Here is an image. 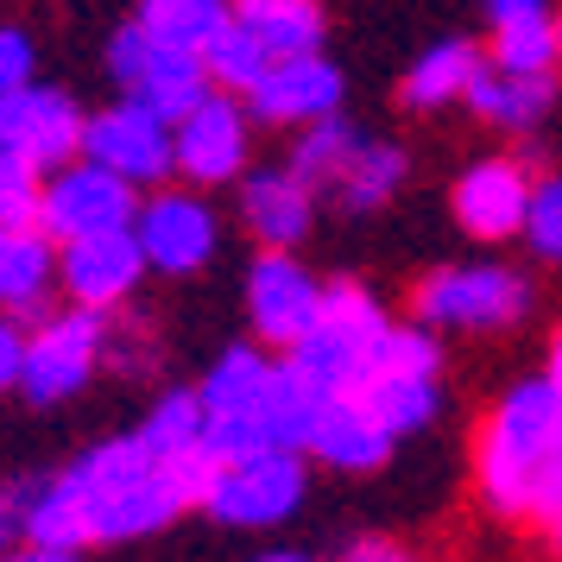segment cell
Segmentation results:
<instances>
[{"instance_id": "1", "label": "cell", "mask_w": 562, "mask_h": 562, "mask_svg": "<svg viewBox=\"0 0 562 562\" xmlns=\"http://www.w3.org/2000/svg\"><path fill=\"white\" fill-rule=\"evenodd\" d=\"M209 468H215V456L165 461L139 430H121L89 442L64 468V481L77 493L82 531H89V550H95V543H139V537L171 531L183 512L203 506Z\"/></svg>"}, {"instance_id": "2", "label": "cell", "mask_w": 562, "mask_h": 562, "mask_svg": "<svg viewBox=\"0 0 562 562\" xmlns=\"http://www.w3.org/2000/svg\"><path fill=\"white\" fill-rule=\"evenodd\" d=\"M474 493L493 518L537 525V512L562 481V380L550 367H531L493 392V405L474 424Z\"/></svg>"}, {"instance_id": "3", "label": "cell", "mask_w": 562, "mask_h": 562, "mask_svg": "<svg viewBox=\"0 0 562 562\" xmlns=\"http://www.w3.org/2000/svg\"><path fill=\"white\" fill-rule=\"evenodd\" d=\"M196 398H203V442L215 461L259 456V449H304L310 417H316L304 380L284 367V355L259 348L254 335L228 341L209 360Z\"/></svg>"}, {"instance_id": "4", "label": "cell", "mask_w": 562, "mask_h": 562, "mask_svg": "<svg viewBox=\"0 0 562 562\" xmlns=\"http://www.w3.org/2000/svg\"><path fill=\"white\" fill-rule=\"evenodd\" d=\"M537 304L543 297H537L531 266L506 254L442 259L430 272H417L405 291V316L442 341H506L537 316Z\"/></svg>"}, {"instance_id": "5", "label": "cell", "mask_w": 562, "mask_h": 562, "mask_svg": "<svg viewBox=\"0 0 562 562\" xmlns=\"http://www.w3.org/2000/svg\"><path fill=\"white\" fill-rule=\"evenodd\" d=\"M398 329V316L355 279H329V297H323V316L316 329L284 355V367L304 380V392L323 405V398H348L360 392V380L380 367L385 341Z\"/></svg>"}, {"instance_id": "6", "label": "cell", "mask_w": 562, "mask_h": 562, "mask_svg": "<svg viewBox=\"0 0 562 562\" xmlns=\"http://www.w3.org/2000/svg\"><path fill=\"white\" fill-rule=\"evenodd\" d=\"M310 499V456L304 449H259V456H234L209 468L203 486V518L222 531H284Z\"/></svg>"}, {"instance_id": "7", "label": "cell", "mask_w": 562, "mask_h": 562, "mask_svg": "<svg viewBox=\"0 0 562 562\" xmlns=\"http://www.w3.org/2000/svg\"><path fill=\"white\" fill-rule=\"evenodd\" d=\"M108 316L102 310H45L38 329H26V360H20V398L38 411L70 405L108 360Z\"/></svg>"}, {"instance_id": "8", "label": "cell", "mask_w": 562, "mask_h": 562, "mask_svg": "<svg viewBox=\"0 0 562 562\" xmlns=\"http://www.w3.org/2000/svg\"><path fill=\"white\" fill-rule=\"evenodd\" d=\"M537 190V165L512 146H493V153H474L449 178V215L456 228L481 247V254H499V247H518L525 234V209H531Z\"/></svg>"}, {"instance_id": "9", "label": "cell", "mask_w": 562, "mask_h": 562, "mask_svg": "<svg viewBox=\"0 0 562 562\" xmlns=\"http://www.w3.org/2000/svg\"><path fill=\"white\" fill-rule=\"evenodd\" d=\"M222 209L209 203V190L196 183H158L139 196V215H133V240L153 266L158 279H196L215 266L222 254Z\"/></svg>"}, {"instance_id": "10", "label": "cell", "mask_w": 562, "mask_h": 562, "mask_svg": "<svg viewBox=\"0 0 562 562\" xmlns=\"http://www.w3.org/2000/svg\"><path fill=\"white\" fill-rule=\"evenodd\" d=\"M323 297H329V279L310 266L304 254H266L259 247L247 279H240V304H247V335L272 355H291L316 316H323Z\"/></svg>"}, {"instance_id": "11", "label": "cell", "mask_w": 562, "mask_h": 562, "mask_svg": "<svg viewBox=\"0 0 562 562\" xmlns=\"http://www.w3.org/2000/svg\"><path fill=\"white\" fill-rule=\"evenodd\" d=\"M254 133H259V121L247 114L240 95L209 89L183 121H171L178 183H196V190H234V183L254 171Z\"/></svg>"}, {"instance_id": "12", "label": "cell", "mask_w": 562, "mask_h": 562, "mask_svg": "<svg viewBox=\"0 0 562 562\" xmlns=\"http://www.w3.org/2000/svg\"><path fill=\"white\" fill-rule=\"evenodd\" d=\"M108 77H114L121 95L158 108L165 121H183V114L215 89L209 70H203V57L178 52V45H158V38H146L133 20L114 26V38H108Z\"/></svg>"}, {"instance_id": "13", "label": "cell", "mask_w": 562, "mask_h": 562, "mask_svg": "<svg viewBox=\"0 0 562 562\" xmlns=\"http://www.w3.org/2000/svg\"><path fill=\"white\" fill-rule=\"evenodd\" d=\"M139 196L127 178H114L108 165L95 158H70L45 178V196H38V228L52 234L57 247L64 240H89V234H114V228H133L139 215Z\"/></svg>"}, {"instance_id": "14", "label": "cell", "mask_w": 562, "mask_h": 562, "mask_svg": "<svg viewBox=\"0 0 562 562\" xmlns=\"http://www.w3.org/2000/svg\"><path fill=\"white\" fill-rule=\"evenodd\" d=\"M82 158H95L108 165L114 178H127L133 190H158V183L178 178V146H171V121L158 114V108L133 102H108L89 114V127H82Z\"/></svg>"}, {"instance_id": "15", "label": "cell", "mask_w": 562, "mask_h": 562, "mask_svg": "<svg viewBox=\"0 0 562 562\" xmlns=\"http://www.w3.org/2000/svg\"><path fill=\"white\" fill-rule=\"evenodd\" d=\"M247 114L272 133H304L329 114H348V77L329 52H310V57H272V70L240 95Z\"/></svg>"}, {"instance_id": "16", "label": "cell", "mask_w": 562, "mask_h": 562, "mask_svg": "<svg viewBox=\"0 0 562 562\" xmlns=\"http://www.w3.org/2000/svg\"><path fill=\"white\" fill-rule=\"evenodd\" d=\"M234 215H240V228L254 234V247H266V254H304V240L316 234V215H323V196L279 158V165H254L247 178L234 183Z\"/></svg>"}, {"instance_id": "17", "label": "cell", "mask_w": 562, "mask_h": 562, "mask_svg": "<svg viewBox=\"0 0 562 562\" xmlns=\"http://www.w3.org/2000/svg\"><path fill=\"white\" fill-rule=\"evenodd\" d=\"M153 279V266L139 254L133 228H114V234H89V240H64L57 247V291L82 310H102L114 316L121 304L139 297V284Z\"/></svg>"}, {"instance_id": "18", "label": "cell", "mask_w": 562, "mask_h": 562, "mask_svg": "<svg viewBox=\"0 0 562 562\" xmlns=\"http://www.w3.org/2000/svg\"><path fill=\"white\" fill-rule=\"evenodd\" d=\"M82 127H89V114L77 108L70 89L26 82V89L0 95V146H13L20 158H32L45 178H52L57 165L82 158Z\"/></svg>"}, {"instance_id": "19", "label": "cell", "mask_w": 562, "mask_h": 562, "mask_svg": "<svg viewBox=\"0 0 562 562\" xmlns=\"http://www.w3.org/2000/svg\"><path fill=\"white\" fill-rule=\"evenodd\" d=\"M461 108H468L493 139H537L562 108V77H512V70H493V64H486Z\"/></svg>"}, {"instance_id": "20", "label": "cell", "mask_w": 562, "mask_h": 562, "mask_svg": "<svg viewBox=\"0 0 562 562\" xmlns=\"http://www.w3.org/2000/svg\"><path fill=\"white\" fill-rule=\"evenodd\" d=\"M481 70H486V45L468 38V32H449V38L424 45V52L405 64V77H398V108H405V114H449V108L468 102V89H474Z\"/></svg>"}, {"instance_id": "21", "label": "cell", "mask_w": 562, "mask_h": 562, "mask_svg": "<svg viewBox=\"0 0 562 562\" xmlns=\"http://www.w3.org/2000/svg\"><path fill=\"white\" fill-rule=\"evenodd\" d=\"M405 190H411V146L392 139V133H360L348 171L335 178V190L323 196V203H335L341 215L367 222V215H385Z\"/></svg>"}, {"instance_id": "22", "label": "cell", "mask_w": 562, "mask_h": 562, "mask_svg": "<svg viewBox=\"0 0 562 562\" xmlns=\"http://www.w3.org/2000/svg\"><path fill=\"white\" fill-rule=\"evenodd\" d=\"M57 291V240L45 228H0V310L7 316H45Z\"/></svg>"}, {"instance_id": "23", "label": "cell", "mask_w": 562, "mask_h": 562, "mask_svg": "<svg viewBox=\"0 0 562 562\" xmlns=\"http://www.w3.org/2000/svg\"><path fill=\"white\" fill-rule=\"evenodd\" d=\"M234 20L266 45V57H310L329 45L323 0H234Z\"/></svg>"}, {"instance_id": "24", "label": "cell", "mask_w": 562, "mask_h": 562, "mask_svg": "<svg viewBox=\"0 0 562 562\" xmlns=\"http://www.w3.org/2000/svg\"><path fill=\"white\" fill-rule=\"evenodd\" d=\"M13 506H20V543H45V550H89V531H82V506L64 468L57 474H38V481L13 486Z\"/></svg>"}, {"instance_id": "25", "label": "cell", "mask_w": 562, "mask_h": 562, "mask_svg": "<svg viewBox=\"0 0 562 562\" xmlns=\"http://www.w3.org/2000/svg\"><path fill=\"white\" fill-rule=\"evenodd\" d=\"M562 13V7H557ZM512 20V26H486V64L512 70V77H562V20Z\"/></svg>"}, {"instance_id": "26", "label": "cell", "mask_w": 562, "mask_h": 562, "mask_svg": "<svg viewBox=\"0 0 562 562\" xmlns=\"http://www.w3.org/2000/svg\"><path fill=\"white\" fill-rule=\"evenodd\" d=\"M234 20V0H139L133 26L158 38V45H178V52H209V38Z\"/></svg>"}, {"instance_id": "27", "label": "cell", "mask_w": 562, "mask_h": 562, "mask_svg": "<svg viewBox=\"0 0 562 562\" xmlns=\"http://www.w3.org/2000/svg\"><path fill=\"white\" fill-rule=\"evenodd\" d=\"M360 121H348V114H329V121H316V127H304V133H291V153H284V165L297 171V178L316 190V196H329L335 190V178L348 171V158H355V146H360Z\"/></svg>"}, {"instance_id": "28", "label": "cell", "mask_w": 562, "mask_h": 562, "mask_svg": "<svg viewBox=\"0 0 562 562\" xmlns=\"http://www.w3.org/2000/svg\"><path fill=\"white\" fill-rule=\"evenodd\" d=\"M133 430L146 436V442H153L165 461H196V456H209V442H203V398H196V385H165Z\"/></svg>"}, {"instance_id": "29", "label": "cell", "mask_w": 562, "mask_h": 562, "mask_svg": "<svg viewBox=\"0 0 562 562\" xmlns=\"http://www.w3.org/2000/svg\"><path fill=\"white\" fill-rule=\"evenodd\" d=\"M203 70L215 89H228V95H247L266 70H272V57H266V45H259L254 32L240 26V20H228V26L209 38V52H203Z\"/></svg>"}, {"instance_id": "30", "label": "cell", "mask_w": 562, "mask_h": 562, "mask_svg": "<svg viewBox=\"0 0 562 562\" xmlns=\"http://www.w3.org/2000/svg\"><path fill=\"white\" fill-rule=\"evenodd\" d=\"M518 247L531 266L543 272H562V165L557 171H537V190H531V209H525V234Z\"/></svg>"}, {"instance_id": "31", "label": "cell", "mask_w": 562, "mask_h": 562, "mask_svg": "<svg viewBox=\"0 0 562 562\" xmlns=\"http://www.w3.org/2000/svg\"><path fill=\"white\" fill-rule=\"evenodd\" d=\"M38 196H45V171L0 146V228H38Z\"/></svg>"}, {"instance_id": "32", "label": "cell", "mask_w": 562, "mask_h": 562, "mask_svg": "<svg viewBox=\"0 0 562 562\" xmlns=\"http://www.w3.org/2000/svg\"><path fill=\"white\" fill-rule=\"evenodd\" d=\"M32 77H38V52H32V38L20 26H0V95L26 89Z\"/></svg>"}, {"instance_id": "33", "label": "cell", "mask_w": 562, "mask_h": 562, "mask_svg": "<svg viewBox=\"0 0 562 562\" xmlns=\"http://www.w3.org/2000/svg\"><path fill=\"white\" fill-rule=\"evenodd\" d=\"M20 360H26V329L20 316L0 310V392H20Z\"/></svg>"}, {"instance_id": "34", "label": "cell", "mask_w": 562, "mask_h": 562, "mask_svg": "<svg viewBox=\"0 0 562 562\" xmlns=\"http://www.w3.org/2000/svg\"><path fill=\"white\" fill-rule=\"evenodd\" d=\"M335 562H417V557H411V550L398 543V537L367 531V537H355V543H348V550H341Z\"/></svg>"}, {"instance_id": "35", "label": "cell", "mask_w": 562, "mask_h": 562, "mask_svg": "<svg viewBox=\"0 0 562 562\" xmlns=\"http://www.w3.org/2000/svg\"><path fill=\"white\" fill-rule=\"evenodd\" d=\"M562 0H481V26H512V20H543Z\"/></svg>"}, {"instance_id": "36", "label": "cell", "mask_w": 562, "mask_h": 562, "mask_svg": "<svg viewBox=\"0 0 562 562\" xmlns=\"http://www.w3.org/2000/svg\"><path fill=\"white\" fill-rule=\"evenodd\" d=\"M0 562H82V550H45V543H13Z\"/></svg>"}, {"instance_id": "37", "label": "cell", "mask_w": 562, "mask_h": 562, "mask_svg": "<svg viewBox=\"0 0 562 562\" xmlns=\"http://www.w3.org/2000/svg\"><path fill=\"white\" fill-rule=\"evenodd\" d=\"M20 543V506H13V486H0V557Z\"/></svg>"}, {"instance_id": "38", "label": "cell", "mask_w": 562, "mask_h": 562, "mask_svg": "<svg viewBox=\"0 0 562 562\" xmlns=\"http://www.w3.org/2000/svg\"><path fill=\"white\" fill-rule=\"evenodd\" d=\"M254 562H323L316 550H297V543H266Z\"/></svg>"}, {"instance_id": "39", "label": "cell", "mask_w": 562, "mask_h": 562, "mask_svg": "<svg viewBox=\"0 0 562 562\" xmlns=\"http://www.w3.org/2000/svg\"><path fill=\"white\" fill-rule=\"evenodd\" d=\"M417 562H456V557H417Z\"/></svg>"}, {"instance_id": "40", "label": "cell", "mask_w": 562, "mask_h": 562, "mask_svg": "<svg viewBox=\"0 0 562 562\" xmlns=\"http://www.w3.org/2000/svg\"><path fill=\"white\" fill-rule=\"evenodd\" d=\"M557 20H562V13H557Z\"/></svg>"}]
</instances>
